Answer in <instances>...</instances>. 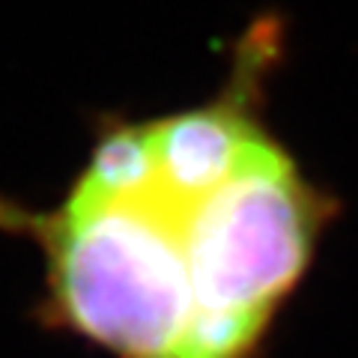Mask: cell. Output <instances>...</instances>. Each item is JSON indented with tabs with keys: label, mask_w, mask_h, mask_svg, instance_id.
Returning a JSON list of instances; mask_svg holds the SVG:
<instances>
[{
	"label": "cell",
	"mask_w": 358,
	"mask_h": 358,
	"mask_svg": "<svg viewBox=\"0 0 358 358\" xmlns=\"http://www.w3.org/2000/svg\"><path fill=\"white\" fill-rule=\"evenodd\" d=\"M54 296L75 331L120 358H176L194 310L179 218L155 194L72 192L48 224Z\"/></svg>",
	"instance_id": "6da1fadb"
},
{
	"label": "cell",
	"mask_w": 358,
	"mask_h": 358,
	"mask_svg": "<svg viewBox=\"0 0 358 358\" xmlns=\"http://www.w3.org/2000/svg\"><path fill=\"white\" fill-rule=\"evenodd\" d=\"M329 215L331 200L263 138L242 171L188 206L179 224L194 308L268 320L308 268Z\"/></svg>",
	"instance_id": "7a4b0ae2"
},
{
	"label": "cell",
	"mask_w": 358,
	"mask_h": 358,
	"mask_svg": "<svg viewBox=\"0 0 358 358\" xmlns=\"http://www.w3.org/2000/svg\"><path fill=\"white\" fill-rule=\"evenodd\" d=\"M248 72L233 78V87L215 102L150 122V138L159 167L155 197L182 221L188 206L209 197L236 176L254 147L266 138L254 120Z\"/></svg>",
	"instance_id": "3957f363"
},
{
	"label": "cell",
	"mask_w": 358,
	"mask_h": 358,
	"mask_svg": "<svg viewBox=\"0 0 358 358\" xmlns=\"http://www.w3.org/2000/svg\"><path fill=\"white\" fill-rule=\"evenodd\" d=\"M159 188L150 126H114L93 150L75 192L99 200H143Z\"/></svg>",
	"instance_id": "277c9868"
}]
</instances>
